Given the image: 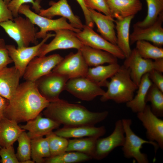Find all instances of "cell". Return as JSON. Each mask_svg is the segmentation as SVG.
<instances>
[{
  "label": "cell",
  "mask_w": 163,
  "mask_h": 163,
  "mask_svg": "<svg viewBox=\"0 0 163 163\" xmlns=\"http://www.w3.org/2000/svg\"><path fill=\"white\" fill-rule=\"evenodd\" d=\"M162 73L153 69L149 72L148 75L152 84L163 92V75Z\"/></svg>",
  "instance_id": "obj_41"
},
{
  "label": "cell",
  "mask_w": 163,
  "mask_h": 163,
  "mask_svg": "<svg viewBox=\"0 0 163 163\" xmlns=\"http://www.w3.org/2000/svg\"><path fill=\"white\" fill-rule=\"evenodd\" d=\"M35 162L33 160H31L30 159L24 161L23 163H34Z\"/></svg>",
  "instance_id": "obj_45"
},
{
  "label": "cell",
  "mask_w": 163,
  "mask_h": 163,
  "mask_svg": "<svg viewBox=\"0 0 163 163\" xmlns=\"http://www.w3.org/2000/svg\"><path fill=\"white\" fill-rule=\"evenodd\" d=\"M50 7L46 9H41L38 14L52 18L55 16H62L68 19L73 27L82 30L84 26L79 17L73 13L67 0H59L57 2H50Z\"/></svg>",
  "instance_id": "obj_18"
},
{
  "label": "cell",
  "mask_w": 163,
  "mask_h": 163,
  "mask_svg": "<svg viewBox=\"0 0 163 163\" xmlns=\"http://www.w3.org/2000/svg\"><path fill=\"white\" fill-rule=\"evenodd\" d=\"M69 79L67 77L51 71L34 82L40 94L50 102L59 100Z\"/></svg>",
  "instance_id": "obj_7"
},
{
  "label": "cell",
  "mask_w": 163,
  "mask_h": 163,
  "mask_svg": "<svg viewBox=\"0 0 163 163\" xmlns=\"http://www.w3.org/2000/svg\"><path fill=\"white\" fill-rule=\"evenodd\" d=\"M108 81L106 87L107 90L100 98L105 102L111 100L116 103H127L134 96L138 86L131 78L129 69L123 65Z\"/></svg>",
  "instance_id": "obj_3"
},
{
  "label": "cell",
  "mask_w": 163,
  "mask_h": 163,
  "mask_svg": "<svg viewBox=\"0 0 163 163\" xmlns=\"http://www.w3.org/2000/svg\"><path fill=\"white\" fill-rule=\"evenodd\" d=\"M0 156L2 163H19L15 153L13 145L5 147H2L0 149Z\"/></svg>",
  "instance_id": "obj_39"
},
{
  "label": "cell",
  "mask_w": 163,
  "mask_h": 163,
  "mask_svg": "<svg viewBox=\"0 0 163 163\" xmlns=\"http://www.w3.org/2000/svg\"><path fill=\"white\" fill-rule=\"evenodd\" d=\"M145 101L151 103V110L155 115L163 116V92L153 84L148 91Z\"/></svg>",
  "instance_id": "obj_32"
},
{
  "label": "cell",
  "mask_w": 163,
  "mask_h": 163,
  "mask_svg": "<svg viewBox=\"0 0 163 163\" xmlns=\"http://www.w3.org/2000/svg\"><path fill=\"white\" fill-rule=\"evenodd\" d=\"M17 152L16 154L20 163L23 162L31 158V139L25 130L23 131L18 136Z\"/></svg>",
  "instance_id": "obj_35"
},
{
  "label": "cell",
  "mask_w": 163,
  "mask_h": 163,
  "mask_svg": "<svg viewBox=\"0 0 163 163\" xmlns=\"http://www.w3.org/2000/svg\"><path fill=\"white\" fill-rule=\"evenodd\" d=\"M50 102L38 90L35 83L19 84L5 112V117L18 123L32 120L40 113Z\"/></svg>",
  "instance_id": "obj_1"
},
{
  "label": "cell",
  "mask_w": 163,
  "mask_h": 163,
  "mask_svg": "<svg viewBox=\"0 0 163 163\" xmlns=\"http://www.w3.org/2000/svg\"><path fill=\"white\" fill-rule=\"evenodd\" d=\"M54 32V38L49 43L42 45L37 56H44L52 51L59 49L74 48L80 50L84 45L73 31L61 29Z\"/></svg>",
  "instance_id": "obj_12"
},
{
  "label": "cell",
  "mask_w": 163,
  "mask_h": 163,
  "mask_svg": "<svg viewBox=\"0 0 163 163\" xmlns=\"http://www.w3.org/2000/svg\"><path fill=\"white\" fill-rule=\"evenodd\" d=\"M123 65L130 70L131 79L138 86L143 76L152 70L159 71L161 64L158 59L152 60L142 57L135 48L126 58Z\"/></svg>",
  "instance_id": "obj_8"
},
{
  "label": "cell",
  "mask_w": 163,
  "mask_h": 163,
  "mask_svg": "<svg viewBox=\"0 0 163 163\" xmlns=\"http://www.w3.org/2000/svg\"><path fill=\"white\" fill-rule=\"evenodd\" d=\"M4 39L0 38V70L13 62L10 57Z\"/></svg>",
  "instance_id": "obj_40"
},
{
  "label": "cell",
  "mask_w": 163,
  "mask_h": 163,
  "mask_svg": "<svg viewBox=\"0 0 163 163\" xmlns=\"http://www.w3.org/2000/svg\"><path fill=\"white\" fill-rule=\"evenodd\" d=\"M122 121L125 135L124 142L122 146L124 157L127 158H133L138 163H149L147 155L141 151L142 145L150 144L156 151L159 148L158 144L155 142L144 140L136 135L131 128V119H123Z\"/></svg>",
  "instance_id": "obj_5"
},
{
  "label": "cell",
  "mask_w": 163,
  "mask_h": 163,
  "mask_svg": "<svg viewBox=\"0 0 163 163\" xmlns=\"http://www.w3.org/2000/svg\"><path fill=\"white\" fill-rule=\"evenodd\" d=\"M54 132L58 136L67 139L85 137L99 138L105 134L106 129L103 126L99 127H96L94 126H64Z\"/></svg>",
  "instance_id": "obj_23"
},
{
  "label": "cell",
  "mask_w": 163,
  "mask_h": 163,
  "mask_svg": "<svg viewBox=\"0 0 163 163\" xmlns=\"http://www.w3.org/2000/svg\"><path fill=\"white\" fill-rule=\"evenodd\" d=\"M152 84L148 73L144 75L138 86L136 94L130 101L126 103L127 107L134 113H137L142 111L147 104L146 96Z\"/></svg>",
  "instance_id": "obj_28"
},
{
  "label": "cell",
  "mask_w": 163,
  "mask_h": 163,
  "mask_svg": "<svg viewBox=\"0 0 163 163\" xmlns=\"http://www.w3.org/2000/svg\"><path fill=\"white\" fill-rule=\"evenodd\" d=\"M65 90L81 100L90 101L98 96H102L105 91L101 87L85 77L69 79Z\"/></svg>",
  "instance_id": "obj_9"
},
{
  "label": "cell",
  "mask_w": 163,
  "mask_h": 163,
  "mask_svg": "<svg viewBox=\"0 0 163 163\" xmlns=\"http://www.w3.org/2000/svg\"><path fill=\"white\" fill-rule=\"evenodd\" d=\"M21 78L14 66L6 67L0 70V96L9 100L14 95Z\"/></svg>",
  "instance_id": "obj_22"
},
{
  "label": "cell",
  "mask_w": 163,
  "mask_h": 163,
  "mask_svg": "<svg viewBox=\"0 0 163 163\" xmlns=\"http://www.w3.org/2000/svg\"><path fill=\"white\" fill-rule=\"evenodd\" d=\"M15 121L4 117L0 120V145L6 147L13 145L25 130Z\"/></svg>",
  "instance_id": "obj_26"
},
{
  "label": "cell",
  "mask_w": 163,
  "mask_h": 163,
  "mask_svg": "<svg viewBox=\"0 0 163 163\" xmlns=\"http://www.w3.org/2000/svg\"><path fill=\"white\" fill-rule=\"evenodd\" d=\"M163 12L159 15L155 22L150 26L144 28H133L130 35V44L138 41L145 40L152 43L157 46L163 45Z\"/></svg>",
  "instance_id": "obj_17"
},
{
  "label": "cell",
  "mask_w": 163,
  "mask_h": 163,
  "mask_svg": "<svg viewBox=\"0 0 163 163\" xmlns=\"http://www.w3.org/2000/svg\"><path fill=\"white\" fill-rule=\"evenodd\" d=\"M92 158L85 154L75 151L66 152L59 155L45 158L47 163H75L88 161Z\"/></svg>",
  "instance_id": "obj_33"
},
{
  "label": "cell",
  "mask_w": 163,
  "mask_h": 163,
  "mask_svg": "<svg viewBox=\"0 0 163 163\" xmlns=\"http://www.w3.org/2000/svg\"><path fill=\"white\" fill-rule=\"evenodd\" d=\"M86 63L90 66L118 62L117 58L107 51L83 45L80 50Z\"/></svg>",
  "instance_id": "obj_25"
},
{
  "label": "cell",
  "mask_w": 163,
  "mask_h": 163,
  "mask_svg": "<svg viewBox=\"0 0 163 163\" xmlns=\"http://www.w3.org/2000/svg\"><path fill=\"white\" fill-rule=\"evenodd\" d=\"M111 16L120 19L135 15L142 9L141 0H107Z\"/></svg>",
  "instance_id": "obj_20"
},
{
  "label": "cell",
  "mask_w": 163,
  "mask_h": 163,
  "mask_svg": "<svg viewBox=\"0 0 163 163\" xmlns=\"http://www.w3.org/2000/svg\"><path fill=\"white\" fill-rule=\"evenodd\" d=\"M80 50L67 55L53 69L52 72L70 78L85 77L88 69Z\"/></svg>",
  "instance_id": "obj_14"
},
{
  "label": "cell",
  "mask_w": 163,
  "mask_h": 163,
  "mask_svg": "<svg viewBox=\"0 0 163 163\" xmlns=\"http://www.w3.org/2000/svg\"><path fill=\"white\" fill-rule=\"evenodd\" d=\"M63 58L57 54L36 56L27 65L23 77L26 81L34 82L50 72Z\"/></svg>",
  "instance_id": "obj_10"
},
{
  "label": "cell",
  "mask_w": 163,
  "mask_h": 163,
  "mask_svg": "<svg viewBox=\"0 0 163 163\" xmlns=\"http://www.w3.org/2000/svg\"><path fill=\"white\" fill-rule=\"evenodd\" d=\"M9 103L8 100L0 96V120L5 117V112Z\"/></svg>",
  "instance_id": "obj_44"
},
{
  "label": "cell",
  "mask_w": 163,
  "mask_h": 163,
  "mask_svg": "<svg viewBox=\"0 0 163 163\" xmlns=\"http://www.w3.org/2000/svg\"><path fill=\"white\" fill-rule=\"evenodd\" d=\"M55 34L48 33L46 36L39 43L34 46L17 48L13 45H6L9 55L14 62V66L19 71L21 77L30 62L37 56L42 45L50 38L54 37Z\"/></svg>",
  "instance_id": "obj_11"
},
{
  "label": "cell",
  "mask_w": 163,
  "mask_h": 163,
  "mask_svg": "<svg viewBox=\"0 0 163 163\" xmlns=\"http://www.w3.org/2000/svg\"><path fill=\"white\" fill-rule=\"evenodd\" d=\"M51 156L48 141L43 137L31 139V158L37 163L45 162V158Z\"/></svg>",
  "instance_id": "obj_31"
},
{
  "label": "cell",
  "mask_w": 163,
  "mask_h": 163,
  "mask_svg": "<svg viewBox=\"0 0 163 163\" xmlns=\"http://www.w3.org/2000/svg\"><path fill=\"white\" fill-rule=\"evenodd\" d=\"M4 2L8 5L11 0H3Z\"/></svg>",
  "instance_id": "obj_46"
},
{
  "label": "cell",
  "mask_w": 163,
  "mask_h": 163,
  "mask_svg": "<svg viewBox=\"0 0 163 163\" xmlns=\"http://www.w3.org/2000/svg\"><path fill=\"white\" fill-rule=\"evenodd\" d=\"M76 35L84 45L107 51L117 59L125 58L124 54L117 45L104 39L86 25H84L83 29L76 33Z\"/></svg>",
  "instance_id": "obj_15"
},
{
  "label": "cell",
  "mask_w": 163,
  "mask_h": 163,
  "mask_svg": "<svg viewBox=\"0 0 163 163\" xmlns=\"http://www.w3.org/2000/svg\"><path fill=\"white\" fill-rule=\"evenodd\" d=\"M14 17L8 5L3 0H0V23L13 20Z\"/></svg>",
  "instance_id": "obj_42"
},
{
  "label": "cell",
  "mask_w": 163,
  "mask_h": 163,
  "mask_svg": "<svg viewBox=\"0 0 163 163\" xmlns=\"http://www.w3.org/2000/svg\"><path fill=\"white\" fill-rule=\"evenodd\" d=\"M2 147L1 146V145H0V149Z\"/></svg>",
  "instance_id": "obj_47"
},
{
  "label": "cell",
  "mask_w": 163,
  "mask_h": 163,
  "mask_svg": "<svg viewBox=\"0 0 163 163\" xmlns=\"http://www.w3.org/2000/svg\"><path fill=\"white\" fill-rule=\"evenodd\" d=\"M136 47L140 55L142 58L154 60L163 58V49L145 40L136 42Z\"/></svg>",
  "instance_id": "obj_34"
},
{
  "label": "cell",
  "mask_w": 163,
  "mask_h": 163,
  "mask_svg": "<svg viewBox=\"0 0 163 163\" xmlns=\"http://www.w3.org/2000/svg\"><path fill=\"white\" fill-rule=\"evenodd\" d=\"M147 6V14L142 21L133 24V28H144L154 23L160 14L163 12V0H145Z\"/></svg>",
  "instance_id": "obj_29"
},
{
  "label": "cell",
  "mask_w": 163,
  "mask_h": 163,
  "mask_svg": "<svg viewBox=\"0 0 163 163\" xmlns=\"http://www.w3.org/2000/svg\"><path fill=\"white\" fill-rule=\"evenodd\" d=\"M125 139L122 121L119 120L116 122L114 129L110 135L97 139L92 158L99 160L105 158L115 148L122 147Z\"/></svg>",
  "instance_id": "obj_13"
},
{
  "label": "cell",
  "mask_w": 163,
  "mask_h": 163,
  "mask_svg": "<svg viewBox=\"0 0 163 163\" xmlns=\"http://www.w3.org/2000/svg\"><path fill=\"white\" fill-rule=\"evenodd\" d=\"M84 1L88 9L96 10L111 17L107 0H84Z\"/></svg>",
  "instance_id": "obj_38"
},
{
  "label": "cell",
  "mask_w": 163,
  "mask_h": 163,
  "mask_svg": "<svg viewBox=\"0 0 163 163\" xmlns=\"http://www.w3.org/2000/svg\"><path fill=\"white\" fill-rule=\"evenodd\" d=\"M27 122L25 124L20 126L25 131H28L27 134L31 139L43 137L61 125L50 118L42 117L40 114Z\"/></svg>",
  "instance_id": "obj_19"
},
{
  "label": "cell",
  "mask_w": 163,
  "mask_h": 163,
  "mask_svg": "<svg viewBox=\"0 0 163 163\" xmlns=\"http://www.w3.org/2000/svg\"><path fill=\"white\" fill-rule=\"evenodd\" d=\"M120 66L117 62L89 68L85 77L101 87H106L107 79L112 77L118 70Z\"/></svg>",
  "instance_id": "obj_27"
},
{
  "label": "cell",
  "mask_w": 163,
  "mask_h": 163,
  "mask_svg": "<svg viewBox=\"0 0 163 163\" xmlns=\"http://www.w3.org/2000/svg\"><path fill=\"white\" fill-rule=\"evenodd\" d=\"M79 5L83 12L85 19L86 24L89 27L94 24L89 14L88 9L87 7L84 0H75Z\"/></svg>",
  "instance_id": "obj_43"
},
{
  "label": "cell",
  "mask_w": 163,
  "mask_h": 163,
  "mask_svg": "<svg viewBox=\"0 0 163 163\" xmlns=\"http://www.w3.org/2000/svg\"><path fill=\"white\" fill-rule=\"evenodd\" d=\"M30 3L36 13L39 14L41 9L40 0H11L8 4L9 9L12 12L14 17L18 16V11L20 7L23 4Z\"/></svg>",
  "instance_id": "obj_37"
},
{
  "label": "cell",
  "mask_w": 163,
  "mask_h": 163,
  "mask_svg": "<svg viewBox=\"0 0 163 163\" xmlns=\"http://www.w3.org/2000/svg\"><path fill=\"white\" fill-rule=\"evenodd\" d=\"M43 114L64 126L74 127L94 126L105 119L108 112H92L81 105L59 99L50 102L43 110Z\"/></svg>",
  "instance_id": "obj_2"
},
{
  "label": "cell",
  "mask_w": 163,
  "mask_h": 163,
  "mask_svg": "<svg viewBox=\"0 0 163 163\" xmlns=\"http://www.w3.org/2000/svg\"><path fill=\"white\" fill-rule=\"evenodd\" d=\"M18 13L25 16L33 24L40 28V30L36 34L37 39H43L46 36L47 33L50 31H55L59 29H67L77 33L81 30L73 27L64 18L53 19L42 16L33 11L30 9L29 5L26 4L20 7Z\"/></svg>",
  "instance_id": "obj_6"
},
{
  "label": "cell",
  "mask_w": 163,
  "mask_h": 163,
  "mask_svg": "<svg viewBox=\"0 0 163 163\" xmlns=\"http://www.w3.org/2000/svg\"><path fill=\"white\" fill-rule=\"evenodd\" d=\"M49 144L51 156L62 154L66 152L69 140L57 135L52 131L45 136Z\"/></svg>",
  "instance_id": "obj_36"
},
{
  "label": "cell",
  "mask_w": 163,
  "mask_h": 163,
  "mask_svg": "<svg viewBox=\"0 0 163 163\" xmlns=\"http://www.w3.org/2000/svg\"><path fill=\"white\" fill-rule=\"evenodd\" d=\"M138 119L146 130L148 140L157 143L163 148V120L152 111L150 106L146 104L143 110L137 113Z\"/></svg>",
  "instance_id": "obj_16"
},
{
  "label": "cell",
  "mask_w": 163,
  "mask_h": 163,
  "mask_svg": "<svg viewBox=\"0 0 163 163\" xmlns=\"http://www.w3.org/2000/svg\"><path fill=\"white\" fill-rule=\"evenodd\" d=\"M98 138L85 137L69 140L66 152H80L89 155L92 158L96 141Z\"/></svg>",
  "instance_id": "obj_30"
},
{
  "label": "cell",
  "mask_w": 163,
  "mask_h": 163,
  "mask_svg": "<svg viewBox=\"0 0 163 163\" xmlns=\"http://www.w3.org/2000/svg\"><path fill=\"white\" fill-rule=\"evenodd\" d=\"M90 17L97 27V31L104 39L117 45L115 20L111 16L94 10L88 9Z\"/></svg>",
  "instance_id": "obj_21"
},
{
  "label": "cell",
  "mask_w": 163,
  "mask_h": 163,
  "mask_svg": "<svg viewBox=\"0 0 163 163\" xmlns=\"http://www.w3.org/2000/svg\"><path fill=\"white\" fill-rule=\"evenodd\" d=\"M7 34L16 43L18 48L28 46L30 43H38L37 29L30 20L18 16L13 20L0 23Z\"/></svg>",
  "instance_id": "obj_4"
},
{
  "label": "cell",
  "mask_w": 163,
  "mask_h": 163,
  "mask_svg": "<svg viewBox=\"0 0 163 163\" xmlns=\"http://www.w3.org/2000/svg\"><path fill=\"white\" fill-rule=\"evenodd\" d=\"M135 15L115 20L117 34V45L124 54L125 58L130 54L129 30L131 22Z\"/></svg>",
  "instance_id": "obj_24"
}]
</instances>
